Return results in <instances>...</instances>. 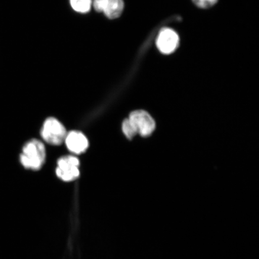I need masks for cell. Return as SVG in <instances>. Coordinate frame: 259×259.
I'll list each match as a JSON object with an SVG mask.
<instances>
[{
  "mask_svg": "<svg viewBox=\"0 0 259 259\" xmlns=\"http://www.w3.org/2000/svg\"><path fill=\"white\" fill-rule=\"evenodd\" d=\"M45 157L46 152L44 145L36 139H32L22 148L19 160L26 169L38 170L44 163Z\"/></svg>",
  "mask_w": 259,
  "mask_h": 259,
  "instance_id": "1",
  "label": "cell"
},
{
  "mask_svg": "<svg viewBox=\"0 0 259 259\" xmlns=\"http://www.w3.org/2000/svg\"><path fill=\"white\" fill-rule=\"evenodd\" d=\"M41 135L48 143L58 145L62 144L67 136L66 128L62 124L54 118H50L45 121Z\"/></svg>",
  "mask_w": 259,
  "mask_h": 259,
  "instance_id": "2",
  "label": "cell"
},
{
  "mask_svg": "<svg viewBox=\"0 0 259 259\" xmlns=\"http://www.w3.org/2000/svg\"><path fill=\"white\" fill-rule=\"evenodd\" d=\"M128 119L137 134L142 137H149L154 131L155 121L147 112L142 110L132 112Z\"/></svg>",
  "mask_w": 259,
  "mask_h": 259,
  "instance_id": "3",
  "label": "cell"
},
{
  "mask_svg": "<svg viewBox=\"0 0 259 259\" xmlns=\"http://www.w3.org/2000/svg\"><path fill=\"white\" fill-rule=\"evenodd\" d=\"M79 160L75 157L66 156L58 161L57 176L64 181L76 180L79 176Z\"/></svg>",
  "mask_w": 259,
  "mask_h": 259,
  "instance_id": "4",
  "label": "cell"
},
{
  "mask_svg": "<svg viewBox=\"0 0 259 259\" xmlns=\"http://www.w3.org/2000/svg\"><path fill=\"white\" fill-rule=\"evenodd\" d=\"M179 36L170 28L162 29L158 35L157 47L161 53L170 54L177 50L179 45Z\"/></svg>",
  "mask_w": 259,
  "mask_h": 259,
  "instance_id": "5",
  "label": "cell"
},
{
  "mask_svg": "<svg viewBox=\"0 0 259 259\" xmlns=\"http://www.w3.org/2000/svg\"><path fill=\"white\" fill-rule=\"evenodd\" d=\"M96 11L103 12L109 19H115L121 15L124 9L122 0H93Z\"/></svg>",
  "mask_w": 259,
  "mask_h": 259,
  "instance_id": "6",
  "label": "cell"
},
{
  "mask_svg": "<svg viewBox=\"0 0 259 259\" xmlns=\"http://www.w3.org/2000/svg\"><path fill=\"white\" fill-rule=\"evenodd\" d=\"M65 142L68 149L73 153L80 154L89 147V142L82 133L73 131L67 135Z\"/></svg>",
  "mask_w": 259,
  "mask_h": 259,
  "instance_id": "7",
  "label": "cell"
},
{
  "mask_svg": "<svg viewBox=\"0 0 259 259\" xmlns=\"http://www.w3.org/2000/svg\"><path fill=\"white\" fill-rule=\"evenodd\" d=\"M70 5L74 11L79 13H87L92 7V0H70Z\"/></svg>",
  "mask_w": 259,
  "mask_h": 259,
  "instance_id": "8",
  "label": "cell"
},
{
  "mask_svg": "<svg viewBox=\"0 0 259 259\" xmlns=\"http://www.w3.org/2000/svg\"><path fill=\"white\" fill-rule=\"evenodd\" d=\"M122 129L125 137L129 139H132L136 135H137V132L135 131L134 127H133L128 119H125V120L123 121Z\"/></svg>",
  "mask_w": 259,
  "mask_h": 259,
  "instance_id": "9",
  "label": "cell"
},
{
  "mask_svg": "<svg viewBox=\"0 0 259 259\" xmlns=\"http://www.w3.org/2000/svg\"><path fill=\"white\" fill-rule=\"evenodd\" d=\"M193 2L200 8H209L216 4L218 0H193Z\"/></svg>",
  "mask_w": 259,
  "mask_h": 259,
  "instance_id": "10",
  "label": "cell"
}]
</instances>
